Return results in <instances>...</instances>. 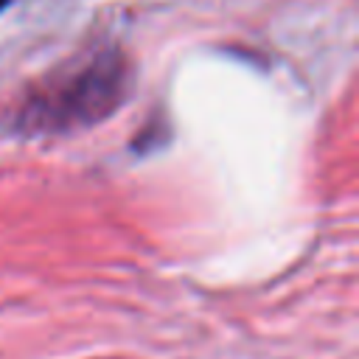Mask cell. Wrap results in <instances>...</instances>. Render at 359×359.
<instances>
[{
  "label": "cell",
  "instance_id": "obj_1",
  "mask_svg": "<svg viewBox=\"0 0 359 359\" xmlns=\"http://www.w3.org/2000/svg\"><path fill=\"white\" fill-rule=\"evenodd\" d=\"M129 84L132 70L126 56L104 48L31 90L14 112V126L25 135H62L95 126L126 101Z\"/></svg>",
  "mask_w": 359,
  "mask_h": 359
},
{
  "label": "cell",
  "instance_id": "obj_2",
  "mask_svg": "<svg viewBox=\"0 0 359 359\" xmlns=\"http://www.w3.org/2000/svg\"><path fill=\"white\" fill-rule=\"evenodd\" d=\"M8 3H11V0H0V11H3V8L8 6Z\"/></svg>",
  "mask_w": 359,
  "mask_h": 359
}]
</instances>
